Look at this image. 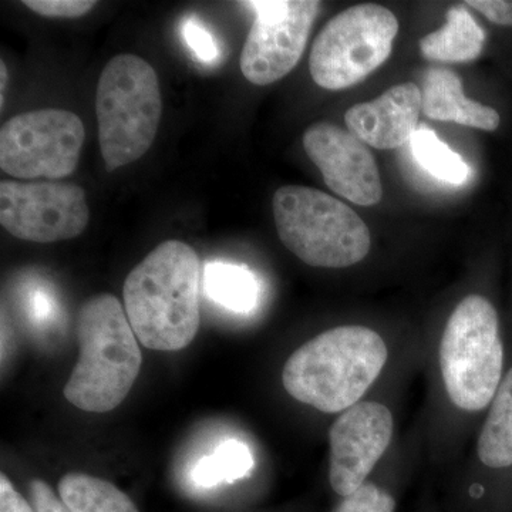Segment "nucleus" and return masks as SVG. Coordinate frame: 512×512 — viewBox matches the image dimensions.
<instances>
[{
  "instance_id": "f257e3e1",
  "label": "nucleus",
  "mask_w": 512,
  "mask_h": 512,
  "mask_svg": "<svg viewBox=\"0 0 512 512\" xmlns=\"http://www.w3.org/2000/svg\"><path fill=\"white\" fill-rule=\"evenodd\" d=\"M124 309L147 349L177 352L200 329V258L190 245H158L128 274Z\"/></svg>"
},
{
  "instance_id": "f03ea898",
  "label": "nucleus",
  "mask_w": 512,
  "mask_h": 512,
  "mask_svg": "<svg viewBox=\"0 0 512 512\" xmlns=\"http://www.w3.org/2000/svg\"><path fill=\"white\" fill-rule=\"evenodd\" d=\"M389 349L376 330L360 325L325 330L286 360L282 384L296 402L322 413L355 406L382 375Z\"/></svg>"
},
{
  "instance_id": "7ed1b4c3",
  "label": "nucleus",
  "mask_w": 512,
  "mask_h": 512,
  "mask_svg": "<svg viewBox=\"0 0 512 512\" xmlns=\"http://www.w3.org/2000/svg\"><path fill=\"white\" fill-rule=\"evenodd\" d=\"M76 336L80 355L64 397L83 412L109 413L126 400L143 365L126 309L110 293L87 299L77 313Z\"/></svg>"
},
{
  "instance_id": "20e7f679",
  "label": "nucleus",
  "mask_w": 512,
  "mask_h": 512,
  "mask_svg": "<svg viewBox=\"0 0 512 512\" xmlns=\"http://www.w3.org/2000/svg\"><path fill=\"white\" fill-rule=\"evenodd\" d=\"M96 114L106 170L140 160L153 146L163 116L154 67L130 53L114 56L100 74Z\"/></svg>"
},
{
  "instance_id": "39448f33",
  "label": "nucleus",
  "mask_w": 512,
  "mask_h": 512,
  "mask_svg": "<svg viewBox=\"0 0 512 512\" xmlns=\"http://www.w3.org/2000/svg\"><path fill=\"white\" fill-rule=\"evenodd\" d=\"M441 380L456 409H488L504 373V346L493 303L468 295L451 312L439 346Z\"/></svg>"
},
{
  "instance_id": "423d86ee",
  "label": "nucleus",
  "mask_w": 512,
  "mask_h": 512,
  "mask_svg": "<svg viewBox=\"0 0 512 512\" xmlns=\"http://www.w3.org/2000/svg\"><path fill=\"white\" fill-rule=\"evenodd\" d=\"M272 210L282 244L306 265L349 268L363 261L372 247L362 218L345 202L316 188H278Z\"/></svg>"
},
{
  "instance_id": "0eeeda50",
  "label": "nucleus",
  "mask_w": 512,
  "mask_h": 512,
  "mask_svg": "<svg viewBox=\"0 0 512 512\" xmlns=\"http://www.w3.org/2000/svg\"><path fill=\"white\" fill-rule=\"evenodd\" d=\"M399 22L389 9L369 3L343 10L326 23L312 46L309 70L326 90L363 82L392 53Z\"/></svg>"
},
{
  "instance_id": "6e6552de",
  "label": "nucleus",
  "mask_w": 512,
  "mask_h": 512,
  "mask_svg": "<svg viewBox=\"0 0 512 512\" xmlns=\"http://www.w3.org/2000/svg\"><path fill=\"white\" fill-rule=\"evenodd\" d=\"M84 138L83 121L72 111H26L0 130V168L20 180L69 177L79 164Z\"/></svg>"
},
{
  "instance_id": "1a4fd4ad",
  "label": "nucleus",
  "mask_w": 512,
  "mask_h": 512,
  "mask_svg": "<svg viewBox=\"0 0 512 512\" xmlns=\"http://www.w3.org/2000/svg\"><path fill=\"white\" fill-rule=\"evenodd\" d=\"M255 12L241 53V72L256 86H268L295 69L306 49L319 2L315 0H252Z\"/></svg>"
},
{
  "instance_id": "9d476101",
  "label": "nucleus",
  "mask_w": 512,
  "mask_h": 512,
  "mask_svg": "<svg viewBox=\"0 0 512 512\" xmlns=\"http://www.w3.org/2000/svg\"><path fill=\"white\" fill-rule=\"evenodd\" d=\"M86 192L76 184L0 183V224L10 235L37 244L67 241L89 225Z\"/></svg>"
},
{
  "instance_id": "9b49d317",
  "label": "nucleus",
  "mask_w": 512,
  "mask_h": 512,
  "mask_svg": "<svg viewBox=\"0 0 512 512\" xmlns=\"http://www.w3.org/2000/svg\"><path fill=\"white\" fill-rule=\"evenodd\" d=\"M394 417L386 404L366 400L336 417L329 429V483L348 497L367 483L392 444Z\"/></svg>"
},
{
  "instance_id": "f8f14e48",
  "label": "nucleus",
  "mask_w": 512,
  "mask_h": 512,
  "mask_svg": "<svg viewBox=\"0 0 512 512\" xmlns=\"http://www.w3.org/2000/svg\"><path fill=\"white\" fill-rule=\"evenodd\" d=\"M303 148L330 190L362 207L379 204L383 185L369 147L355 134L328 121L306 130Z\"/></svg>"
},
{
  "instance_id": "ddd939ff",
  "label": "nucleus",
  "mask_w": 512,
  "mask_h": 512,
  "mask_svg": "<svg viewBox=\"0 0 512 512\" xmlns=\"http://www.w3.org/2000/svg\"><path fill=\"white\" fill-rule=\"evenodd\" d=\"M421 90L414 83L397 84L382 96L350 107L346 126L363 143L377 150H394L410 143L419 128Z\"/></svg>"
},
{
  "instance_id": "4468645a",
  "label": "nucleus",
  "mask_w": 512,
  "mask_h": 512,
  "mask_svg": "<svg viewBox=\"0 0 512 512\" xmlns=\"http://www.w3.org/2000/svg\"><path fill=\"white\" fill-rule=\"evenodd\" d=\"M421 111L431 120L451 121L484 131L497 130L501 120L493 107L467 99L460 77L440 67H433L424 76Z\"/></svg>"
},
{
  "instance_id": "2eb2a0df",
  "label": "nucleus",
  "mask_w": 512,
  "mask_h": 512,
  "mask_svg": "<svg viewBox=\"0 0 512 512\" xmlns=\"http://www.w3.org/2000/svg\"><path fill=\"white\" fill-rule=\"evenodd\" d=\"M485 33L466 6L447 10L446 25L420 40L426 59L441 63L473 62L483 52Z\"/></svg>"
},
{
  "instance_id": "dca6fc26",
  "label": "nucleus",
  "mask_w": 512,
  "mask_h": 512,
  "mask_svg": "<svg viewBox=\"0 0 512 512\" xmlns=\"http://www.w3.org/2000/svg\"><path fill=\"white\" fill-rule=\"evenodd\" d=\"M477 456L483 466L493 470L512 466V367L488 406L478 436Z\"/></svg>"
},
{
  "instance_id": "f3484780",
  "label": "nucleus",
  "mask_w": 512,
  "mask_h": 512,
  "mask_svg": "<svg viewBox=\"0 0 512 512\" xmlns=\"http://www.w3.org/2000/svg\"><path fill=\"white\" fill-rule=\"evenodd\" d=\"M59 497L73 512H138L136 504L120 488L89 474L62 477Z\"/></svg>"
},
{
  "instance_id": "a211bd4d",
  "label": "nucleus",
  "mask_w": 512,
  "mask_h": 512,
  "mask_svg": "<svg viewBox=\"0 0 512 512\" xmlns=\"http://www.w3.org/2000/svg\"><path fill=\"white\" fill-rule=\"evenodd\" d=\"M204 288L208 298L232 312L247 313L258 302L259 285L245 266L212 262L205 266Z\"/></svg>"
},
{
  "instance_id": "6ab92c4d",
  "label": "nucleus",
  "mask_w": 512,
  "mask_h": 512,
  "mask_svg": "<svg viewBox=\"0 0 512 512\" xmlns=\"http://www.w3.org/2000/svg\"><path fill=\"white\" fill-rule=\"evenodd\" d=\"M414 160L430 175L443 183H466L470 168L456 151L451 150L431 128L420 126L410 141Z\"/></svg>"
},
{
  "instance_id": "aec40b11",
  "label": "nucleus",
  "mask_w": 512,
  "mask_h": 512,
  "mask_svg": "<svg viewBox=\"0 0 512 512\" xmlns=\"http://www.w3.org/2000/svg\"><path fill=\"white\" fill-rule=\"evenodd\" d=\"M252 467L254 458L247 444L238 440H227L211 456L201 458L195 464L192 468V480L200 487H217L248 476Z\"/></svg>"
},
{
  "instance_id": "412c9836",
  "label": "nucleus",
  "mask_w": 512,
  "mask_h": 512,
  "mask_svg": "<svg viewBox=\"0 0 512 512\" xmlns=\"http://www.w3.org/2000/svg\"><path fill=\"white\" fill-rule=\"evenodd\" d=\"M396 500L379 485L363 484L355 493L343 497L333 512H394Z\"/></svg>"
},
{
  "instance_id": "4be33fe9",
  "label": "nucleus",
  "mask_w": 512,
  "mask_h": 512,
  "mask_svg": "<svg viewBox=\"0 0 512 512\" xmlns=\"http://www.w3.org/2000/svg\"><path fill=\"white\" fill-rule=\"evenodd\" d=\"M181 35L200 62L211 64L220 59V47L210 30L200 20L187 18L181 23Z\"/></svg>"
},
{
  "instance_id": "5701e85b",
  "label": "nucleus",
  "mask_w": 512,
  "mask_h": 512,
  "mask_svg": "<svg viewBox=\"0 0 512 512\" xmlns=\"http://www.w3.org/2000/svg\"><path fill=\"white\" fill-rule=\"evenodd\" d=\"M23 5L45 18L76 19L96 6L94 0H25Z\"/></svg>"
},
{
  "instance_id": "b1692460",
  "label": "nucleus",
  "mask_w": 512,
  "mask_h": 512,
  "mask_svg": "<svg viewBox=\"0 0 512 512\" xmlns=\"http://www.w3.org/2000/svg\"><path fill=\"white\" fill-rule=\"evenodd\" d=\"M29 491L35 512H73L43 480H33L29 485Z\"/></svg>"
},
{
  "instance_id": "393cba45",
  "label": "nucleus",
  "mask_w": 512,
  "mask_h": 512,
  "mask_svg": "<svg viewBox=\"0 0 512 512\" xmlns=\"http://www.w3.org/2000/svg\"><path fill=\"white\" fill-rule=\"evenodd\" d=\"M467 5L478 10L490 22L512 26V0H470Z\"/></svg>"
},
{
  "instance_id": "a878e982",
  "label": "nucleus",
  "mask_w": 512,
  "mask_h": 512,
  "mask_svg": "<svg viewBox=\"0 0 512 512\" xmlns=\"http://www.w3.org/2000/svg\"><path fill=\"white\" fill-rule=\"evenodd\" d=\"M0 512H35L25 497L15 490L6 474L0 476Z\"/></svg>"
},
{
  "instance_id": "bb28decb",
  "label": "nucleus",
  "mask_w": 512,
  "mask_h": 512,
  "mask_svg": "<svg viewBox=\"0 0 512 512\" xmlns=\"http://www.w3.org/2000/svg\"><path fill=\"white\" fill-rule=\"evenodd\" d=\"M53 315V301L50 299L49 293L45 291H37L33 293L30 299V316L36 322H45Z\"/></svg>"
},
{
  "instance_id": "cd10ccee",
  "label": "nucleus",
  "mask_w": 512,
  "mask_h": 512,
  "mask_svg": "<svg viewBox=\"0 0 512 512\" xmlns=\"http://www.w3.org/2000/svg\"><path fill=\"white\" fill-rule=\"evenodd\" d=\"M0 79H2V82H0V90H2L0 100H2L3 106V101H5L6 80H8V70H6V64L3 62L0 63Z\"/></svg>"
}]
</instances>
